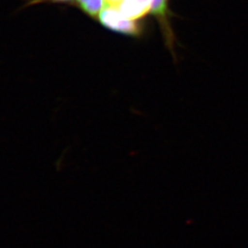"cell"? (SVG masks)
Masks as SVG:
<instances>
[{
    "instance_id": "1",
    "label": "cell",
    "mask_w": 248,
    "mask_h": 248,
    "mask_svg": "<svg viewBox=\"0 0 248 248\" xmlns=\"http://www.w3.org/2000/svg\"><path fill=\"white\" fill-rule=\"evenodd\" d=\"M98 18L99 22L107 29L125 35L140 37L144 31L140 20L126 18L118 6L106 4Z\"/></svg>"
},
{
    "instance_id": "5",
    "label": "cell",
    "mask_w": 248,
    "mask_h": 248,
    "mask_svg": "<svg viewBox=\"0 0 248 248\" xmlns=\"http://www.w3.org/2000/svg\"><path fill=\"white\" fill-rule=\"evenodd\" d=\"M74 0H34L33 3H42V2H53V3H67Z\"/></svg>"
},
{
    "instance_id": "4",
    "label": "cell",
    "mask_w": 248,
    "mask_h": 248,
    "mask_svg": "<svg viewBox=\"0 0 248 248\" xmlns=\"http://www.w3.org/2000/svg\"><path fill=\"white\" fill-rule=\"evenodd\" d=\"M78 6L91 18L98 17L106 6V0H76Z\"/></svg>"
},
{
    "instance_id": "3",
    "label": "cell",
    "mask_w": 248,
    "mask_h": 248,
    "mask_svg": "<svg viewBox=\"0 0 248 248\" xmlns=\"http://www.w3.org/2000/svg\"><path fill=\"white\" fill-rule=\"evenodd\" d=\"M154 0H123L118 6L126 18L141 20L151 13Z\"/></svg>"
},
{
    "instance_id": "2",
    "label": "cell",
    "mask_w": 248,
    "mask_h": 248,
    "mask_svg": "<svg viewBox=\"0 0 248 248\" xmlns=\"http://www.w3.org/2000/svg\"><path fill=\"white\" fill-rule=\"evenodd\" d=\"M169 2L170 0H154L151 14L157 20L164 37L165 45L169 48L175 58V43L177 42V39L171 26L170 19L172 12L170 10Z\"/></svg>"
}]
</instances>
